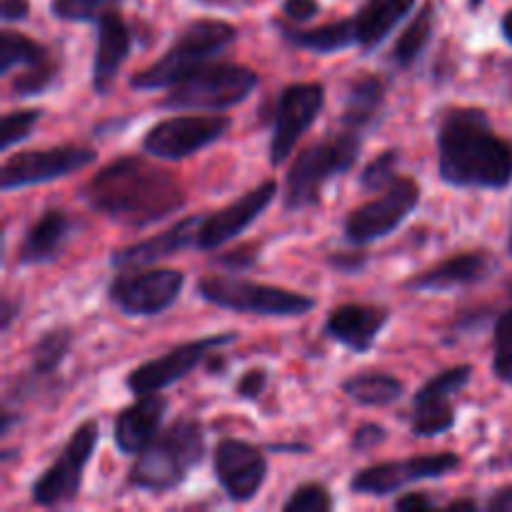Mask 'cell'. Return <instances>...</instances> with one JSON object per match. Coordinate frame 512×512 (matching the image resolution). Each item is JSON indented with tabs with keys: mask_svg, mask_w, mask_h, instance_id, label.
I'll use <instances>...</instances> for the list:
<instances>
[{
	"mask_svg": "<svg viewBox=\"0 0 512 512\" xmlns=\"http://www.w3.org/2000/svg\"><path fill=\"white\" fill-rule=\"evenodd\" d=\"M395 165H398V150H385L365 165L360 185L365 190H385L395 180Z\"/></svg>",
	"mask_w": 512,
	"mask_h": 512,
	"instance_id": "8d00e7d4",
	"label": "cell"
},
{
	"mask_svg": "<svg viewBox=\"0 0 512 512\" xmlns=\"http://www.w3.org/2000/svg\"><path fill=\"white\" fill-rule=\"evenodd\" d=\"M323 108L325 88L320 83H295L280 93L270 140V163L280 165L293 153L305 130L320 118Z\"/></svg>",
	"mask_w": 512,
	"mask_h": 512,
	"instance_id": "5bb4252c",
	"label": "cell"
},
{
	"mask_svg": "<svg viewBox=\"0 0 512 512\" xmlns=\"http://www.w3.org/2000/svg\"><path fill=\"white\" fill-rule=\"evenodd\" d=\"M403 383L388 373H378V370H368V373H358L343 383V393L355 403L365 405V408H383V405H393L395 400L403 398Z\"/></svg>",
	"mask_w": 512,
	"mask_h": 512,
	"instance_id": "4316f807",
	"label": "cell"
},
{
	"mask_svg": "<svg viewBox=\"0 0 512 512\" xmlns=\"http://www.w3.org/2000/svg\"><path fill=\"white\" fill-rule=\"evenodd\" d=\"M385 438H388V430H385L383 425L365 423L355 430L353 450L355 453H365V450H373V448H378L380 443H385Z\"/></svg>",
	"mask_w": 512,
	"mask_h": 512,
	"instance_id": "74e56055",
	"label": "cell"
},
{
	"mask_svg": "<svg viewBox=\"0 0 512 512\" xmlns=\"http://www.w3.org/2000/svg\"><path fill=\"white\" fill-rule=\"evenodd\" d=\"M130 53V33L118 13L108 10L98 20V45H95L93 60V88L95 93H108L118 78L120 65Z\"/></svg>",
	"mask_w": 512,
	"mask_h": 512,
	"instance_id": "603a6c76",
	"label": "cell"
},
{
	"mask_svg": "<svg viewBox=\"0 0 512 512\" xmlns=\"http://www.w3.org/2000/svg\"><path fill=\"white\" fill-rule=\"evenodd\" d=\"M95 443H98V425H95V420H85L70 435V440L65 443L63 453L55 458V463L35 480V503L43 505V508L70 503L78 495L80 483H83V470L90 463V458H93Z\"/></svg>",
	"mask_w": 512,
	"mask_h": 512,
	"instance_id": "9c48e42d",
	"label": "cell"
},
{
	"mask_svg": "<svg viewBox=\"0 0 512 512\" xmlns=\"http://www.w3.org/2000/svg\"><path fill=\"white\" fill-rule=\"evenodd\" d=\"M213 470L218 483L235 503H248L260 493L268 475L265 455L245 440H220L213 455Z\"/></svg>",
	"mask_w": 512,
	"mask_h": 512,
	"instance_id": "e0dca14e",
	"label": "cell"
},
{
	"mask_svg": "<svg viewBox=\"0 0 512 512\" xmlns=\"http://www.w3.org/2000/svg\"><path fill=\"white\" fill-rule=\"evenodd\" d=\"M118 0H53L50 10L55 18L73 20V23H98Z\"/></svg>",
	"mask_w": 512,
	"mask_h": 512,
	"instance_id": "1f68e13d",
	"label": "cell"
},
{
	"mask_svg": "<svg viewBox=\"0 0 512 512\" xmlns=\"http://www.w3.org/2000/svg\"><path fill=\"white\" fill-rule=\"evenodd\" d=\"M165 410H168V400L163 395H138V400L115 420V448L123 455L143 453L153 443L165 418Z\"/></svg>",
	"mask_w": 512,
	"mask_h": 512,
	"instance_id": "44dd1931",
	"label": "cell"
},
{
	"mask_svg": "<svg viewBox=\"0 0 512 512\" xmlns=\"http://www.w3.org/2000/svg\"><path fill=\"white\" fill-rule=\"evenodd\" d=\"M238 38L235 25L225 23V20H195L188 28L180 33V38L170 45L168 53L145 70L135 73L130 78V88L135 90H160L170 88L193 73L200 65L210 63L215 55L228 50Z\"/></svg>",
	"mask_w": 512,
	"mask_h": 512,
	"instance_id": "277c9868",
	"label": "cell"
},
{
	"mask_svg": "<svg viewBox=\"0 0 512 512\" xmlns=\"http://www.w3.org/2000/svg\"><path fill=\"white\" fill-rule=\"evenodd\" d=\"M360 145H363L360 130L340 128L338 133L300 153L285 180V210H303L318 203L323 185L353 168Z\"/></svg>",
	"mask_w": 512,
	"mask_h": 512,
	"instance_id": "5b68a950",
	"label": "cell"
},
{
	"mask_svg": "<svg viewBox=\"0 0 512 512\" xmlns=\"http://www.w3.org/2000/svg\"><path fill=\"white\" fill-rule=\"evenodd\" d=\"M328 265L333 270H338V273L353 275V273H360V270L368 265V255L365 253H333L328 258Z\"/></svg>",
	"mask_w": 512,
	"mask_h": 512,
	"instance_id": "ab89813d",
	"label": "cell"
},
{
	"mask_svg": "<svg viewBox=\"0 0 512 512\" xmlns=\"http://www.w3.org/2000/svg\"><path fill=\"white\" fill-rule=\"evenodd\" d=\"M83 198L95 213L130 225L148 228L185 205V193L168 170L128 155L105 165L83 190Z\"/></svg>",
	"mask_w": 512,
	"mask_h": 512,
	"instance_id": "6da1fadb",
	"label": "cell"
},
{
	"mask_svg": "<svg viewBox=\"0 0 512 512\" xmlns=\"http://www.w3.org/2000/svg\"><path fill=\"white\" fill-rule=\"evenodd\" d=\"M460 465V458L455 453H438V455H415L408 460H390V463L370 465L360 470L350 480V490L358 495H373V498H385V495L398 493L400 488L420 483V480L443 478L453 473Z\"/></svg>",
	"mask_w": 512,
	"mask_h": 512,
	"instance_id": "4fadbf2b",
	"label": "cell"
},
{
	"mask_svg": "<svg viewBox=\"0 0 512 512\" xmlns=\"http://www.w3.org/2000/svg\"><path fill=\"white\" fill-rule=\"evenodd\" d=\"M503 35L508 43H512V10L503 18Z\"/></svg>",
	"mask_w": 512,
	"mask_h": 512,
	"instance_id": "c3c4849f",
	"label": "cell"
},
{
	"mask_svg": "<svg viewBox=\"0 0 512 512\" xmlns=\"http://www.w3.org/2000/svg\"><path fill=\"white\" fill-rule=\"evenodd\" d=\"M230 130L228 115H178L160 120L143 138V150L153 158L180 160L208 148Z\"/></svg>",
	"mask_w": 512,
	"mask_h": 512,
	"instance_id": "7c38bea8",
	"label": "cell"
},
{
	"mask_svg": "<svg viewBox=\"0 0 512 512\" xmlns=\"http://www.w3.org/2000/svg\"><path fill=\"white\" fill-rule=\"evenodd\" d=\"M390 313L385 308H375V305H340L330 313L328 323H325V335L335 343L345 345L353 353H368L378 340L380 330L388 325Z\"/></svg>",
	"mask_w": 512,
	"mask_h": 512,
	"instance_id": "d6986e66",
	"label": "cell"
},
{
	"mask_svg": "<svg viewBox=\"0 0 512 512\" xmlns=\"http://www.w3.org/2000/svg\"><path fill=\"white\" fill-rule=\"evenodd\" d=\"M488 510L493 512H510L512 510V485H505V488H500L498 493H493V498L488 500V505H485Z\"/></svg>",
	"mask_w": 512,
	"mask_h": 512,
	"instance_id": "f6af8a7d",
	"label": "cell"
},
{
	"mask_svg": "<svg viewBox=\"0 0 512 512\" xmlns=\"http://www.w3.org/2000/svg\"><path fill=\"white\" fill-rule=\"evenodd\" d=\"M438 170L453 188L503 190L512 183V143L480 108L448 110L438 133Z\"/></svg>",
	"mask_w": 512,
	"mask_h": 512,
	"instance_id": "7a4b0ae2",
	"label": "cell"
},
{
	"mask_svg": "<svg viewBox=\"0 0 512 512\" xmlns=\"http://www.w3.org/2000/svg\"><path fill=\"white\" fill-rule=\"evenodd\" d=\"M53 80H55V63L43 60V63L25 68V73H20L18 78L13 80L10 90H13V95H18V98H30V95L45 93Z\"/></svg>",
	"mask_w": 512,
	"mask_h": 512,
	"instance_id": "e575fe53",
	"label": "cell"
},
{
	"mask_svg": "<svg viewBox=\"0 0 512 512\" xmlns=\"http://www.w3.org/2000/svg\"><path fill=\"white\" fill-rule=\"evenodd\" d=\"M95 163V150L80 148V145H60V148L25 150L13 155L0 168V190L10 193L30 185L50 183V180L65 178L78 170Z\"/></svg>",
	"mask_w": 512,
	"mask_h": 512,
	"instance_id": "8fae6325",
	"label": "cell"
},
{
	"mask_svg": "<svg viewBox=\"0 0 512 512\" xmlns=\"http://www.w3.org/2000/svg\"><path fill=\"white\" fill-rule=\"evenodd\" d=\"M420 203V188L410 178H395L383 195L360 205L345 218V238L353 245H368L393 233Z\"/></svg>",
	"mask_w": 512,
	"mask_h": 512,
	"instance_id": "30bf717a",
	"label": "cell"
},
{
	"mask_svg": "<svg viewBox=\"0 0 512 512\" xmlns=\"http://www.w3.org/2000/svg\"><path fill=\"white\" fill-rule=\"evenodd\" d=\"M415 0H365L353 18L355 35L363 53H373L395 25L413 10Z\"/></svg>",
	"mask_w": 512,
	"mask_h": 512,
	"instance_id": "d4e9b609",
	"label": "cell"
},
{
	"mask_svg": "<svg viewBox=\"0 0 512 512\" xmlns=\"http://www.w3.org/2000/svg\"><path fill=\"white\" fill-rule=\"evenodd\" d=\"M203 455V425L195 418H178L140 453L138 463L128 475V485L155 495L170 493L180 483H185L190 470L200 465Z\"/></svg>",
	"mask_w": 512,
	"mask_h": 512,
	"instance_id": "3957f363",
	"label": "cell"
},
{
	"mask_svg": "<svg viewBox=\"0 0 512 512\" xmlns=\"http://www.w3.org/2000/svg\"><path fill=\"white\" fill-rule=\"evenodd\" d=\"M435 503L428 498L425 493H408L403 495L400 500H395V510H403V512H410V510H433Z\"/></svg>",
	"mask_w": 512,
	"mask_h": 512,
	"instance_id": "7bdbcfd3",
	"label": "cell"
},
{
	"mask_svg": "<svg viewBox=\"0 0 512 512\" xmlns=\"http://www.w3.org/2000/svg\"><path fill=\"white\" fill-rule=\"evenodd\" d=\"M493 370L498 380L512 385V310L495 320Z\"/></svg>",
	"mask_w": 512,
	"mask_h": 512,
	"instance_id": "d6a6232c",
	"label": "cell"
},
{
	"mask_svg": "<svg viewBox=\"0 0 512 512\" xmlns=\"http://www.w3.org/2000/svg\"><path fill=\"white\" fill-rule=\"evenodd\" d=\"M385 103V83L378 75H363V78L353 80L345 95V113H343V128H353L365 133L368 125L378 118Z\"/></svg>",
	"mask_w": 512,
	"mask_h": 512,
	"instance_id": "484cf974",
	"label": "cell"
},
{
	"mask_svg": "<svg viewBox=\"0 0 512 512\" xmlns=\"http://www.w3.org/2000/svg\"><path fill=\"white\" fill-rule=\"evenodd\" d=\"M70 348H73V330H48V333L33 345V350H30V373H33L35 378L53 375L55 370L63 365V360L68 358Z\"/></svg>",
	"mask_w": 512,
	"mask_h": 512,
	"instance_id": "f1b7e54d",
	"label": "cell"
},
{
	"mask_svg": "<svg viewBox=\"0 0 512 512\" xmlns=\"http://www.w3.org/2000/svg\"><path fill=\"white\" fill-rule=\"evenodd\" d=\"M265 385H268V373H265L263 368H253V370H248L243 378H240L238 388H235V390H238V398L255 400V398H260V395H263Z\"/></svg>",
	"mask_w": 512,
	"mask_h": 512,
	"instance_id": "f35d334b",
	"label": "cell"
},
{
	"mask_svg": "<svg viewBox=\"0 0 512 512\" xmlns=\"http://www.w3.org/2000/svg\"><path fill=\"white\" fill-rule=\"evenodd\" d=\"M255 258H258V253H253V248H235L230 250V253L220 255L218 263L223 265V268L233 270V273H240V270L253 268Z\"/></svg>",
	"mask_w": 512,
	"mask_h": 512,
	"instance_id": "60d3db41",
	"label": "cell"
},
{
	"mask_svg": "<svg viewBox=\"0 0 512 512\" xmlns=\"http://www.w3.org/2000/svg\"><path fill=\"white\" fill-rule=\"evenodd\" d=\"M283 35L293 45L305 50H313V53H338V50L350 48V45H358V35H355V23L353 20H340V23H328L320 25V28L310 30H290L283 28Z\"/></svg>",
	"mask_w": 512,
	"mask_h": 512,
	"instance_id": "83f0119b",
	"label": "cell"
},
{
	"mask_svg": "<svg viewBox=\"0 0 512 512\" xmlns=\"http://www.w3.org/2000/svg\"><path fill=\"white\" fill-rule=\"evenodd\" d=\"M235 340H238L235 333H218L210 335V338H200L193 340V343L178 345V348H173L168 355H163V358H155L150 360V363L138 365V368L128 375L125 385H128L130 393L135 395L160 393V390L168 388V385L183 380L185 375H188L200 360L208 358L213 350L235 343Z\"/></svg>",
	"mask_w": 512,
	"mask_h": 512,
	"instance_id": "2e32d148",
	"label": "cell"
},
{
	"mask_svg": "<svg viewBox=\"0 0 512 512\" xmlns=\"http://www.w3.org/2000/svg\"><path fill=\"white\" fill-rule=\"evenodd\" d=\"M448 510H478V503L475 500H453Z\"/></svg>",
	"mask_w": 512,
	"mask_h": 512,
	"instance_id": "7dc6e473",
	"label": "cell"
},
{
	"mask_svg": "<svg viewBox=\"0 0 512 512\" xmlns=\"http://www.w3.org/2000/svg\"><path fill=\"white\" fill-rule=\"evenodd\" d=\"M493 270V255L485 253V250H473V253L455 255V258L435 265L428 273L415 275V278H410L405 283V288L415 290V293H443V290H455L480 283V280L490 278Z\"/></svg>",
	"mask_w": 512,
	"mask_h": 512,
	"instance_id": "ffe728a7",
	"label": "cell"
},
{
	"mask_svg": "<svg viewBox=\"0 0 512 512\" xmlns=\"http://www.w3.org/2000/svg\"><path fill=\"white\" fill-rule=\"evenodd\" d=\"M200 223H203V218L190 215V218L180 220V223H175L165 233L153 235V238L140 240V243L118 250L113 255V265L115 268H135V265H148L165 258H173V255H178L185 248H198Z\"/></svg>",
	"mask_w": 512,
	"mask_h": 512,
	"instance_id": "7402d4cb",
	"label": "cell"
},
{
	"mask_svg": "<svg viewBox=\"0 0 512 512\" xmlns=\"http://www.w3.org/2000/svg\"><path fill=\"white\" fill-rule=\"evenodd\" d=\"M473 378V365H455L445 373L430 378L423 388L415 393L413 415H410V430L418 438H438L453 430L455 410L450 400L465 390Z\"/></svg>",
	"mask_w": 512,
	"mask_h": 512,
	"instance_id": "9a60e30c",
	"label": "cell"
},
{
	"mask_svg": "<svg viewBox=\"0 0 512 512\" xmlns=\"http://www.w3.org/2000/svg\"><path fill=\"white\" fill-rule=\"evenodd\" d=\"M318 10V0H285L283 3V13L288 15L290 20H295V23H305V20L315 18Z\"/></svg>",
	"mask_w": 512,
	"mask_h": 512,
	"instance_id": "b9f144b4",
	"label": "cell"
},
{
	"mask_svg": "<svg viewBox=\"0 0 512 512\" xmlns=\"http://www.w3.org/2000/svg\"><path fill=\"white\" fill-rule=\"evenodd\" d=\"M198 295L205 303L218 305L223 310L268 315V318H295V315H305L315 308L313 298H305L293 290L243 278H225V275H208L200 280Z\"/></svg>",
	"mask_w": 512,
	"mask_h": 512,
	"instance_id": "52a82bcc",
	"label": "cell"
},
{
	"mask_svg": "<svg viewBox=\"0 0 512 512\" xmlns=\"http://www.w3.org/2000/svg\"><path fill=\"white\" fill-rule=\"evenodd\" d=\"M258 73L238 63H205L170 85L165 108L228 110L250 98Z\"/></svg>",
	"mask_w": 512,
	"mask_h": 512,
	"instance_id": "8992f818",
	"label": "cell"
},
{
	"mask_svg": "<svg viewBox=\"0 0 512 512\" xmlns=\"http://www.w3.org/2000/svg\"><path fill=\"white\" fill-rule=\"evenodd\" d=\"M430 35H433V5H425L418 15H415L413 23L405 28V33L400 35L398 43L393 48V60L400 68H410L420 55L425 53L430 43Z\"/></svg>",
	"mask_w": 512,
	"mask_h": 512,
	"instance_id": "f546056e",
	"label": "cell"
},
{
	"mask_svg": "<svg viewBox=\"0 0 512 512\" xmlns=\"http://www.w3.org/2000/svg\"><path fill=\"white\" fill-rule=\"evenodd\" d=\"M508 248H510V255H512V228H510V238H508Z\"/></svg>",
	"mask_w": 512,
	"mask_h": 512,
	"instance_id": "681fc988",
	"label": "cell"
},
{
	"mask_svg": "<svg viewBox=\"0 0 512 512\" xmlns=\"http://www.w3.org/2000/svg\"><path fill=\"white\" fill-rule=\"evenodd\" d=\"M48 60L43 45H38L35 40L25 38V35L13 33V30H3L0 35V73L8 75L13 68H30V65H38Z\"/></svg>",
	"mask_w": 512,
	"mask_h": 512,
	"instance_id": "4dcf8cb0",
	"label": "cell"
},
{
	"mask_svg": "<svg viewBox=\"0 0 512 512\" xmlns=\"http://www.w3.org/2000/svg\"><path fill=\"white\" fill-rule=\"evenodd\" d=\"M275 195H278V183L265 180L258 188H253L243 198L235 200L233 205L203 218L198 230V250H215L220 245L230 243L233 238H238L248 225H253L268 210Z\"/></svg>",
	"mask_w": 512,
	"mask_h": 512,
	"instance_id": "ac0fdd59",
	"label": "cell"
},
{
	"mask_svg": "<svg viewBox=\"0 0 512 512\" xmlns=\"http://www.w3.org/2000/svg\"><path fill=\"white\" fill-rule=\"evenodd\" d=\"M15 315H18V305H15L10 298H5L3 300V330H5V333H8L10 325H13Z\"/></svg>",
	"mask_w": 512,
	"mask_h": 512,
	"instance_id": "bcb514c9",
	"label": "cell"
},
{
	"mask_svg": "<svg viewBox=\"0 0 512 512\" xmlns=\"http://www.w3.org/2000/svg\"><path fill=\"white\" fill-rule=\"evenodd\" d=\"M185 285L180 270H130L110 283L108 298L115 308L130 318H150L173 308Z\"/></svg>",
	"mask_w": 512,
	"mask_h": 512,
	"instance_id": "ba28073f",
	"label": "cell"
},
{
	"mask_svg": "<svg viewBox=\"0 0 512 512\" xmlns=\"http://www.w3.org/2000/svg\"><path fill=\"white\" fill-rule=\"evenodd\" d=\"M30 5L28 0H3V20L5 23H13V20L28 18Z\"/></svg>",
	"mask_w": 512,
	"mask_h": 512,
	"instance_id": "ee69618b",
	"label": "cell"
},
{
	"mask_svg": "<svg viewBox=\"0 0 512 512\" xmlns=\"http://www.w3.org/2000/svg\"><path fill=\"white\" fill-rule=\"evenodd\" d=\"M75 233V220L63 210H48L35 220L18 250V265H43L58 258Z\"/></svg>",
	"mask_w": 512,
	"mask_h": 512,
	"instance_id": "cb8c5ba5",
	"label": "cell"
},
{
	"mask_svg": "<svg viewBox=\"0 0 512 512\" xmlns=\"http://www.w3.org/2000/svg\"><path fill=\"white\" fill-rule=\"evenodd\" d=\"M40 110H15L3 118V130H0V150L8 153L13 145H18L20 140L28 138L33 133V128L40 120Z\"/></svg>",
	"mask_w": 512,
	"mask_h": 512,
	"instance_id": "836d02e7",
	"label": "cell"
},
{
	"mask_svg": "<svg viewBox=\"0 0 512 512\" xmlns=\"http://www.w3.org/2000/svg\"><path fill=\"white\" fill-rule=\"evenodd\" d=\"M285 512H328L333 510V498H330L328 488L318 483L300 485L283 505Z\"/></svg>",
	"mask_w": 512,
	"mask_h": 512,
	"instance_id": "d590c367",
	"label": "cell"
}]
</instances>
